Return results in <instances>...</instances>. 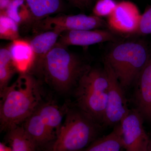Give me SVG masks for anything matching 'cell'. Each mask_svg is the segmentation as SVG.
<instances>
[{"label":"cell","mask_w":151,"mask_h":151,"mask_svg":"<svg viewBox=\"0 0 151 151\" xmlns=\"http://www.w3.org/2000/svg\"><path fill=\"white\" fill-rule=\"evenodd\" d=\"M1 131L21 126L41 103L39 81L31 73H21L16 81L0 92Z\"/></svg>","instance_id":"cell-1"},{"label":"cell","mask_w":151,"mask_h":151,"mask_svg":"<svg viewBox=\"0 0 151 151\" xmlns=\"http://www.w3.org/2000/svg\"><path fill=\"white\" fill-rule=\"evenodd\" d=\"M81 58L57 42L44 59L37 73L57 92L67 93L76 87L90 67Z\"/></svg>","instance_id":"cell-2"},{"label":"cell","mask_w":151,"mask_h":151,"mask_svg":"<svg viewBox=\"0 0 151 151\" xmlns=\"http://www.w3.org/2000/svg\"><path fill=\"white\" fill-rule=\"evenodd\" d=\"M108 88V76L104 68L91 66L81 76L75 87L77 108L103 127Z\"/></svg>","instance_id":"cell-3"},{"label":"cell","mask_w":151,"mask_h":151,"mask_svg":"<svg viewBox=\"0 0 151 151\" xmlns=\"http://www.w3.org/2000/svg\"><path fill=\"white\" fill-rule=\"evenodd\" d=\"M103 128L78 108L67 110L49 151H82L99 137Z\"/></svg>","instance_id":"cell-4"},{"label":"cell","mask_w":151,"mask_h":151,"mask_svg":"<svg viewBox=\"0 0 151 151\" xmlns=\"http://www.w3.org/2000/svg\"><path fill=\"white\" fill-rule=\"evenodd\" d=\"M150 52L143 41H127L114 45L105 59L111 65L125 90L134 84L148 61Z\"/></svg>","instance_id":"cell-5"},{"label":"cell","mask_w":151,"mask_h":151,"mask_svg":"<svg viewBox=\"0 0 151 151\" xmlns=\"http://www.w3.org/2000/svg\"><path fill=\"white\" fill-rule=\"evenodd\" d=\"M35 32L58 30L62 33L73 30L104 29L108 28L107 22L95 16L83 14L66 15L60 14L48 17L33 25Z\"/></svg>","instance_id":"cell-6"},{"label":"cell","mask_w":151,"mask_h":151,"mask_svg":"<svg viewBox=\"0 0 151 151\" xmlns=\"http://www.w3.org/2000/svg\"><path fill=\"white\" fill-rule=\"evenodd\" d=\"M104 68L109 81L108 100L103 127H114L120 124L130 109L124 91L113 68L108 61L104 60Z\"/></svg>","instance_id":"cell-7"},{"label":"cell","mask_w":151,"mask_h":151,"mask_svg":"<svg viewBox=\"0 0 151 151\" xmlns=\"http://www.w3.org/2000/svg\"><path fill=\"white\" fill-rule=\"evenodd\" d=\"M144 119L135 108L130 109L120 123L121 136L125 151H147L149 135L144 127Z\"/></svg>","instance_id":"cell-8"},{"label":"cell","mask_w":151,"mask_h":151,"mask_svg":"<svg viewBox=\"0 0 151 151\" xmlns=\"http://www.w3.org/2000/svg\"><path fill=\"white\" fill-rule=\"evenodd\" d=\"M141 15L137 6L129 1L118 3L116 9L108 17V28L114 33L125 35L136 34Z\"/></svg>","instance_id":"cell-9"},{"label":"cell","mask_w":151,"mask_h":151,"mask_svg":"<svg viewBox=\"0 0 151 151\" xmlns=\"http://www.w3.org/2000/svg\"><path fill=\"white\" fill-rule=\"evenodd\" d=\"M135 108L145 121L151 123V51L148 61L134 82Z\"/></svg>","instance_id":"cell-10"},{"label":"cell","mask_w":151,"mask_h":151,"mask_svg":"<svg viewBox=\"0 0 151 151\" xmlns=\"http://www.w3.org/2000/svg\"><path fill=\"white\" fill-rule=\"evenodd\" d=\"M112 31L104 29L73 30L64 32L57 43L63 46H88L106 42H116L118 38Z\"/></svg>","instance_id":"cell-11"},{"label":"cell","mask_w":151,"mask_h":151,"mask_svg":"<svg viewBox=\"0 0 151 151\" xmlns=\"http://www.w3.org/2000/svg\"><path fill=\"white\" fill-rule=\"evenodd\" d=\"M62 32L58 30H48L38 33L29 41L33 54L29 73L37 72L47 54L56 44Z\"/></svg>","instance_id":"cell-12"},{"label":"cell","mask_w":151,"mask_h":151,"mask_svg":"<svg viewBox=\"0 0 151 151\" xmlns=\"http://www.w3.org/2000/svg\"><path fill=\"white\" fill-rule=\"evenodd\" d=\"M23 124L22 127L26 133L37 147L52 142L55 140L36 110Z\"/></svg>","instance_id":"cell-13"},{"label":"cell","mask_w":151,"mask_h":151,"mask_svg":"<svg viewBox=\"0 0 151 151\" xmlns=\"http://www.w3.org/2000/svg\"><path fill=\"white\" fill-rule=\"evenodd\" d=\"M63 111L58 105L51 103H41L36 109L47 128L55 139L62 126L67 110L65 112Z\"/></svg>","instance_id":"cell-14"},{"label":"cell","mask_w":151,"mask_h":151,"mask_svg":"<svg viewBox=\"0 0 151 151\" xmlns=\"http://www.w3.org/2000/svg\"><path fill=\"white\" fill-rule=\"evenodd\" d=\"M12 58L19 71L27 72L32 63L33 54L29 41L18 39L8 46Z\"/></svg>","instance_id":"cell-15"},{"label":"cell","mask_w":151,"mask_h":151,"mask_svg":"<svg viewBox=\"0 0 151 151\" xmlns=\"http://www.w3.org/2000/svg\"><path fill=\"white\" fill-rule=\"evenodd\" d=\"M36 22L59 13L64 9L63 0H25Z\"/></svg>","instance_id":"cell-16"},{"label":"cell","mask_w":151,"mask_h":151,"mask_svg":"<svg viewBox=\"0 0 151 151\" xmlns=\"http://www.w3.org/2000/svg\"><path fill=\"white\" fill-rule=\"evenodd\" d=\"M108 135L99 137L82 151H121L123 150L119 124Z\"/></svg>","instance_id":"cell-17"},{"label":"cell","mask_w":151,"mask_h":151,"mask_svg":"<svg viewBox=\"0 0 151 151\" xmlns=\"http://www.w3.org/2000/svg\"><path fill=\"white\" fill-rule=\"evenodd\" d=\"M6 140L12 151H35L37 148L22 126L16 127L7 132Z\"/></svg>","instance_id":"cell-18"},{"label":"cell","mask_w":151,"mask_h":151,"mask_svg":"<svg viewBox=\"0 0 151 151\" xmlns=\"http://www.w3.org/2000/svg\"><path fill=\"white\" fill-rule=\"evenodd\" d=\"M5 13L19 25H33V18L25 0H12Z\"/></svg>","instance_id":"cell-19"},{"label":"cell","mask_w":151,"mask_h":151,"mask_svg":"<svg viewBox=\"0 0 151 151\" xmlns=\"http://www.w3.org/2000/svg\"><path fill=\"white\" fill-rule=\"evenodd\" d=\"M17 68L14 63L8 46L0 49V92L9 85Z\"/></svg>","instance_id":"cell-20"},{"label":"cell","mask_w":151,"mask_h":151,"mask_svg":"<svg viewBox=\"0 0 151 151\" xmlns=\"http://www.w3.org/2000/svg\"><path fill=\"white\" fill-rule=\"evenodd\" d=\"M19 25L5 13L0 12V38L12 42L19 39Z\"/></svg>","instance_id":"cell-21"},{"label":"cell","mask_w":151,"mask_h":151,"mask_svg":"<svg viewBox=\"0 0 151 151\" xmlns=\"http://www.w3.org/2000/svg\"><path fill=\"white\" fill-rule=\"evenodd\" d=\"M118 3L115 0H97L93 8V15L101 18L109 17L116 9Z\"/></svg>","instance_id":"cell-22"},{"label":"cell","mask_w":151,"mask_h":151,"mask_svg":"<svg viewBox=\"0 0 151 151\" xmlns=\"http://www.w3.org/2000/svg\"><path fill=\"white\" fill-rule=\"evenodd\" d=\"M136 35H145L151 34V5L141 15L140 20Z\"/></svg>","instance_id":"cell-23"},{"label":"cell","mask_w":151,"mask_h":151,"mask_svg":"<svg viewBox=\"0 0 151 151\" xmlns=\"http://www.w3.org/2000/svg\"><path fill=\"white\" fill-rule=\"evenodd\" d=\"M72 5L76 7L84 9L87 8L91 5L92 1L91 0H67Z\"/></svg>","instance_id":"cell-24"},{"label":"cell","mask_w":151,"mask_h":151,"mask_svg":"<svg viewBox=\"0 0 151 151\" xmlns=\"http://www.w3.org/2000/svg\"><path fill=\"white\" fill-rule=\"evenodd\" d=\"M0 151H12L11 147H8L5 144L0 143Z\"/></svg>","instance_id":"cell-25"},{"label":"cell","mask_w":151,"mask_h":151,"mask_svg":"<svg viewBox=\"0 0 151 151\" xmlns=\"http://www.w3.org/2000/svg\"><path fill=\"white\" fill-rule=\"evenodd\" d=\"M149 137H150V139H149L148 146L147 151H151V134L150 135H149Z\"/></svg>","instance_id":"cell-26"},{"label":"cell","mask_w":151,"mask_h":151,"mask_svg":"<svg viewBox=\"0 0 151 151\" xmlns=\"http://www.w3.org/2000/svg\"><path fill=\"white\" fill-rule=\"evenodd\" d=\"M121 151H125V150H124V149H123V150H122Z\"/></svg>","instance_id":"cell-27"},{"label":"cell","mask_w":151,"mask_h":151,"mask_svg":"<svg viewBox=\"0 0 151 151\" xmlns=\"http://www.w3.org/2000/svg\"><path fill=\"white\" fill-rule=\"evenodd\" d=\"M91 1H95V0H91Z\"/></svg>","instance_id":"cell-28"}]
</instances>
